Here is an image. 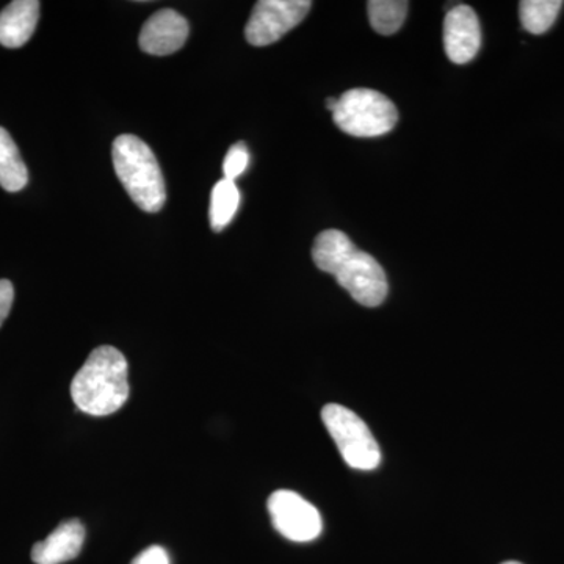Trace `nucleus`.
Returning <instances> with one entry per match:
<instances>
[{
  "label": "nucleus",
  "mask_w": 564,
  "mask_h": 564,
  "mask_svg": "<svg viewBox=\"0 0 564 564\" xmlns=\"http://www.w3.org/2000/svg\"><path fill=\"white\" fill-rule=\"evenodd\" d=\"M406 0H370L367 2L370 24L380 35H393L399 32L406 20Z\"/></svg>",
  "instance_id": "obj_14"
},
{
  "label": "nucleus",
  "mask_w": 564,
  "mask_h": 564,
  "mask_svg": "<svg viewBox=\"0 0 564 564\" xmlns=\"http://www.w3.org/2000/svg\"><path fill=\"white\" fill-rule=\"evenodd\" d=\"M115 172L141 210H162L166 191L162 170L151 148L135 135H120L111 148Z\"/></svg>",
  "instance_id": "obj_3"
},
{
  "label": "nucleus",
  "mask_w": 564,
  "mask_h": 564,
  "mask_svg": "<svg viewBox=\"0 0 564 564\" xmlns=\"http://www.w3.org/2000/svg\"><path fill=\"white\" fill-rule=\"evenodd\" d=\"M187 39V20L177 11L163 9L144 22L140 33V47L147 54L163 57L180 51Z\"/></svg>",
  "instance_id": "obj_9"
},
{
  "label": "nucleus",
  "mask_w": 564,
  "mask_h": 564,
  "mask_svg": "<svg viewBox=\"0 0 564 564\" xmlns=\"http://www.w3.org/2000/svg\"><path fill=\"white\" fill-rule=\"evenodd\" d=\"M481 46V28L469 6H456L444 20V50L448 61L466 65L477 57Z\"/></svg>",
  "instance_id": "obj_8"
},
{
  "label": "nucleus",
  "mask_w": 564,
  "mask_h": 564,
  "mask_svg": "<svg viewBox=\"0 0 564 564\" xmlns=\"http://www.w3.org/2000/svg\"><path fill=\"white\" fill-rule=\"evenodd\" d=\"M315 265L333 274L352 299L367 307H377L388 296L383 267L369 252L356 248L350 237L337 229L318 234L313 247Z\"/></svg>",
  "instance_id": "obj_1"
},
{
  "label": "nucleus",
  "mask_w": 564,
  "mask_h": 564,
  "mask_svg": "<svg viewBox=\"0 0 564 564\" xmlns=\"http://www.w3.org/2000/svg\"><path fill=\"white\" fill-rule=\"evenodd\" d=\"M14 289L9 280H0V326L9 317L11 306H13Z\"/></svg>",
  "instance_id": "obj_18"
},
{
  "label": "nucleus",
  "mask_w": 564,
  "mask_h": 564,
  "mask_svg": "<svg viewBox=\"0 0 564 564\" xmlns=\"http://www.w3.org/2000/svg\"><path fill=\"white\" fill-rule=\"evenodd\" d=\"M562 7V0H524L519 3L522 25L527 32L541 35L555 24Z\"/></svg>",
  "instance_id": "obj_15"
},
{
  "label": "nucleus",
  "mask_w": 564,
  "mask_h": 564,
  "mask_svg": "<svg viewBox=\"0 0 564 564\" xmlns=\"http://www.w3.org/2000/svg\"><path fill=\"white\" fill-rule=\"evenodd\" d=\"M322 419L348 466L358 470H373L380 466V447L358 414L340 404H326Z\"/></svg>",
  "instance_id": "obj_5"
},
{
  "label": "nucleus",
  "mask_w": 564,
  "mask_h": 564,
  "mask_svg": "<svg viewBox=\"0 0 564 564\" xmlns=\"http://www.w3.org/2000/svg\"><path fill=\"white\" fill-rule=\"evenodd\" d=\"M128 375L120 350L110 345L95 348L70 383L74 404L95 417L117 413L129 399Z\"/></svg>",
  "instance_id": "obj_2"
},
{
  "label": "nucleus",
  "mask_w": 564,
  "mask_h": 564,
  "mask_svg": "<svg viewBox=\"0 0 564 564\" xmlns=\"http://www.w3.org/2000/svg\"><path fill=\"white\" fill-rule=\"evenodd\" d=\"M333 120L348 135L372 139L395 128L399 111L383 93L355 88L340 96Z\"/></svg>",
  "instance_id": "obj_4"
},
{
  "label": "nucleus",
  "mask_w": 564,
  "mask_h": 564,
  "mask_svg": "<svg viewBox=\"0 0 564 564\" xmlns=\"http://www.w3.org/2000/svg\"><path fill=\"white\" fill-rule=\"evenodd\" d=\"M85 543V527L79 519L62 522L44 541L32 547L36 564H62L76 558Z\"/></svg>",
  "instance_id": "obj_10"
},
{
  "label": "nucleus",
  "mask_w": 564,
  "mask_h": 564,
  "mask_svg": "<svg viewBox=\"0 0 564 564\" xmlns=\"http://www.w3.org/2000/svg\"><path fill=\"white\" fill-rule=\"evenodd\" d=\"M337 104H339V98L326 99V109L333 113V111L336 110Z\"/></svg>",
  "instance_id": "obj_19"
},
{
  "label": "nucleus",
  "mask_w": 564,
  "mask_h": 564,
  "mask_svg": "<svg viewBox=\"0 0 564 564\" xmlns=\"http://www.w3.org/2000/svg\"><path fill=\"white\" fill-rule=\"evenodd\" d=\"M39 0H14L0 11V44L18 50L32 39L40 20Z\"/></svg>",
  "instance_id": "obj_11"
},
{
  "label": "nucleus",
  "mask_w": 564,
  "mask_h": 564,
  "mask_svg": "<svg viewBox=\"0 0 564 564\" xmlns=\"http://www.w3.org/2000/svg\"><path fill=\"white\" fill-rule=\"evenodd\" d=\"M28 166L22 161L17 143L6 129L0 128V187L17 193L28 185Z\"/></svg>",
  "instance_id": "obj_12"
},
{
  "label": "nucleus",
  "mask_w": 564,
  "mask_h": 564,
  "mask_svg": "<svg viewBox=\"0 0 564 564\" xmlns=\"http://www.w3.org/2000/svg\"><path fill=\"white\" fill-rule=\"evenodd\" d=\"M310 0H261L256 3L245 36L252 46H269L302 24L310 13Z\"/></svg>",
  "instance_id": "obj_6"
},
{
  "label": "nucleus",
  "mask_w": 564,
  "mask_h": 564,
  "mask_svg": "<svg viewBox=\"0 0 564 564\" xmlns=\"http://www.w3.org/2000/svg\"><path fill=\"white\" fill-rule=\"evenodd\" d=\"M269 513L273 527L288 540L295 543H310L321 536L322 516L314 505L300 494L281 489L269 499Z\"/></svg>",
  "instance_id": "obj_7"
},
{
  "label": "nucleus",
  "mask_w": 564,
  "mask_h": 564,
  "mask_svg": "<svg viewBox=\"0 0 564 564\" xmlns=\"http://www.w3.org/2000/svg\"><path fill=\"white\" fill-rule=\"evenodd\" d=\"M248 163H250V151H248L247 144H232L223 162L225 180L236 182L237 177L242 176L245 170L248 169Z\"/></svg>",
  "instance_id": "obj_16"
},
{
  "label": "nucleus",
  "mask_w": 564,
  "mask_h": 564,
  "mask_svg": "<svg viewBox=\"0 0 564 564\" xmlns=\"http://www.w3.org/2000/svg\"><path fill=\"white\" fill-rule=\"evenodd\" d=\"M131 564H170V556L161 545H151L137 555Z\"/></svg>",
  "instance_id": "obj_17"
},
{
  "label": "nucleus",
  "mask_w": 564,
  "mask_h": 564,
  "mask_svg": "<svg viewBox=\"0 0 564 564\" xmlns=\"http://www.w3.org/2000/svg\"><path fill=\"white\" fill-rule=\"evenodd\" d=\"M502 564H522V563H518V562H507V563H502Z\"/></svg>",
  "instance_id": "obj_20"
},
{
  "label": "nucleus",
  "mask_w": 564,
  "mask_h": 564,
  "mask_svg": "<svg viewBox=\"0 0 564 564\" xmlns=\"http://www.w3.org/2000/svg\"><path fill=\"white\" fill-rule=\"evenodd\" d=\"M240 206V191L236 182L223 177L215 184L210 193V228L220 232L232 218L236 217Z\"/></svg>",
  "instance_id": "obj_13"
}]
</instances>
